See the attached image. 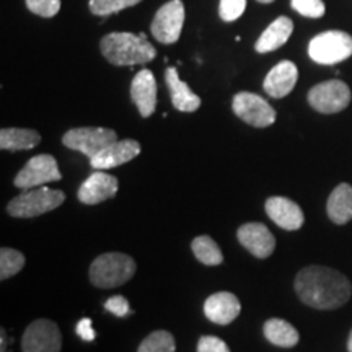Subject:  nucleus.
Returning a JSON list of instances; mask_svg holds the SVG:
<instances>
[{"label":"nucleus","instance_id":"nucleus-16","mask_svg":"<svg viewBox=\"0 0 352 352\" xmlns=\"http://www.w3.org/2000/svg\"><path fill=\"white\" fill-rule=\"evenodd\" d=\"M266 214L276 226L284 230H298L303 226V212L300 206L283 196H272L266 201Z\"/></svg>","mask_w":352,"mask_h":352},{"label":"nucleus","instance_id":"nucleus-15","mask_svg":"<svg viewBox=\"0 0 352 352\" xmlns=\"http://www.w3.org/2000/svg\"><path fill=\"white\" fill-rule=\"evenodd\" d=\"M131 98L138 107L140 116L151 118L157 108V82L148 69L135 74L131 83Z\"/></svg>","mask_w":352,"mask_h":352},{"label":"nucleus","instance_id":"nucleus-19","mask_svg":"<svg viewBox=\"0 0 352 352\" xmlns=\"http://www.w3.org/2000/svg\"><path fill=\"white\" fill-rule=\"evenodd\" d=\"M165 82L168 85L171 103L178 111L192 113L201 107V98L179 78L178 69L168 67L165 72Z\"/></svg>","mask_w":352,"mask_h":352},{"label":"nucleus","instance_id":"nucleus-32","mask_svg":"<svg viewBox=\"0 0 352 352\" xmlns=\"http://www.w3.org/2000/svg\"><path fill=\"white\" fill-rule=\"evenodd\" d=\"M104 308H107L108 311H111L113 315L120 316H127L131 314V308H129V302H127V298H124L122 296H116V297H111L108 298L107 303H104Z\"/></svg>","mask_w":352,"mask_h":352},{"label":"nucleus","instance_id":"nucleus-34","mask_svg":"<svg viewBox=\"0 0 352 352\" xmlns=\"http://www.w3.org/2000/svg\"><path fill=\"white\" fill-rule=\"evenodd\" d=\"M347 352H352V331L349 334V340H347Z\"/></svg>","mask_w":352,"mask_h":352},{"label":"nucleus","instance_id":"nucleus-20","mask_svg":"<svg viewBox=\"0 0 352 352\" xmlns=\"http://www.w3.org/2000/svg\"><path fill=\"white\" fill-rule=\"evenodd\" d=\"M294 32V21L289 16H279L272 23L264 30L261 36L256 41L254 50L259 54H266V52H272L284 46Z\"/></svg>","mask_w":352,"mask_h":352},{"label":"nucleus","instance_id":"nucleus-11","mask_svg":"<svg viewBox=\"0 0 352 352\" xmlns=\"http://www.w3.org/2000/svg\"><path fill=\"white\" fill-rule=\"evenodd\" d=\"M63 336L59 327L51 320H36L25 329L21 338L23 352H60Z\"/></svg>","mask_w":352,"mask_h":352},{"label":"nucleus","instance_id":"nucleus-21","mask_svg":"<svg viewBox=\"0 0 352 352\" xmlns=\"http://www.w3.org/2000/svg\"><path fill=\"white\" fill-rule=\"evenodd\" d=\"M328 217L336 226H344L352 220V186L347 183L338 184L328 197Z\"/></svg>","mask_w":352,"mask_h":352},{"label":"nucleus","instance_id":"nucleus-33","mask_svg":"<svg viewBox=\"0 0 352 352\" xmlns=\"http://www.w3.org/2000/svg\"><path fill=\"white\" fill-rule=\"evenodd\" d=\"M76 331L83 341L90 342V341L95 340V329H94V327H91V320L90 318H82L80 321H78Z\"/></svg>","mask_w":352,"mask_h":352},{"label":"nucleus","instance_id":"nucleus-12","mask_svg":"<svg viewBox=\"0 0 352 352\" xmlns=\"http://www.w3.org/2000/svg\"><path fill=\"white\" fill-rule=\"evenodd\" d=\"M118 188H120V183L116 176L103 173V170H96L78 188L77 197L83 204L95 206L116 196Z\"/></svg>","mask_w":352,"mask_h":352},{"label":"nucleus","instance_id":"nucleus-26","mask_svg":"<svg viewBox=\"0 0 352 352\" xmlns=\"http://www.w3.org/2000/svg\"><path fill=\"white\" fill-rule=\"evenodd\" d=\"M25 256L13 248L0 250V279L7 280L23 270Z\"/></svg>","mask_w":352,"mask_h":352},{"label":"nucleus","instance_id":"nucleus-14","mask_svg":"<svg viewBox=\"0 0 352 352\" xmlns=\"http://www.w3.org/2000/svg\"><path fill=\"white\" fill-rule=\"evenodd\" d=\"M140 153V144L134 139L116 140L103 148L98 155L90 158L91 168L95 170H109L124 165L127 162L134 160Z\"/></svg>","mask_w":352,"mask_h":352},{"label":"nucleus","instance_id":"nucleus-27","mask_svg":"<svg viewBox=\"0 0 352 352\" xmlns=\"http://www.w3.org/2000/svg\"><path fill=\"white\" fill-rule=\"evenodd\" d=\"M139 2H142V0H90L88 7L94 15L108 16L124 10V8L138 6Z\"/></svg>","mask_w":352,"mask_h":352},{"label":"nucleus","instance_id":"nucleus-23","mask_svg":"<svg viewBox=\"0 0 352 352\" xmlns=\"http://www.w3.org/2000/svg\"><path fill=\"white\" fill-rule=\"evenodd\" d=\"M264 338L271 342V344L279 346V347H294L297 346L298 340V331L289 321L280 320V318H271L264 323L263 327Z\"/></svg>","mask_w":352,"mask_h":352},{"label":"nucleus","instance_id":"nucleus-24","mask_svg":"<svg viewBox=\"0 0 352 352\" xmlns=\"http://www.w3.org/2000/svg\"><path fill=\"white\" fill-rule=\"evenodd\" d=\"M191 248L197 261L206 264V266H217L223 261V254L220 252L219 245L209 235L196 236L192 240Z\"/></svg>","mask_w":352,"mask_h":352},{"label":"nucleus","instance_id":"nucleus-8","mask_svg":"<svg viewBox=\"0 0 352 352\" xmlns=\"http://www.w3.org/2000/svg\"><path fill=\"white\" fill-rule=\"evenodd\" d=\"M233 113L253 127H267L276 121V109L263 96L250 91H240L233 96Z\"/></svg>","mask_w":352,"mask_h":352},{"label":"nucleus","instance_id":"nucleus-1","mask_svg":"<svg viewBox=\"0 0 352 352\" xmlns=\"http://www.w3.org/2000/svg\"><path fill=\"white\" fill-rule=\"evenodd\" d=\"M298 298L316 310H334L347 303L352 294L349 279L327 266H307L296 277Z\"/></svg>","mask_w":352,"mask_h":352},{"label":"nucleus","instance_id":"nucleus-35","mask_svg":"<svg viewBox=\"0 0 352 352\" xmlns=\"http://www.w3.org/2000/svg\"><path fill=\"white\" fill-rule=\"evenodd\" d=\"M2 352H6V329H2Z\"/></svg>","mask_w":352,"mask_h":352},{"label":"nucleus","instance_id":"nucleus-17","mask_svg":"<svg viewBox=\"0 0 352 352\" xmlns=\"http://www.w3.org/2000/svg\"><path fill=\"white\" fill-rule=\"evenodd\" d=\"M298 78L297 65L290 60H283L274 65L270 70L266 78H264V91L271 96V98H284L290 91L294 90Z\"/></svg>","mask_w":352,"mask_h":352},{"label":"nucleus","instance_id":"nucleus-5","mask_svg":"<svg viewBox=\"0 0 352 352\" xmlns=\"http://www.w3.org/2000/svg\"><path fill=\"white\" fill-rule=\"evenodd\" d=\"M308 56L316 64H340L352 56V36L338 30L316 34L308 44Z\"/></svg>","mask_w":352,"mask_h":352},{"label":"nucleus","instance_id":"nucleus-22","mask_svg":"<svg viewBox=\"0 0 352 352\" xmlns=\"http://www.w3.org/2000/svg\"><path fill=\"white\" fill-rule=\"evenodd\" d=\"M41 142L38 131L6 127L0 131V148L2 151H30Z\"/></svg>","mask_w":352,"mask_h":352},{"label":"nucleus","instance_id":"nucleus-28","mask_svg":"<svg viewBox=\"0 0 352 352\" xmlns=\"http://www.w3.org/2000/svg\"><path fill=\"white\" fill-rule=\"evenodd\" d=\"M292 8L308 19H321L327 10L323 0H292Z\"/></svg>","mask_w":352,"mask_h":352},{"label":"nucleus","instance_id":"nucleus-13","mask_svg":"<svg viewBox=\"0 0 352 352\" xmlns=\"http://www.w3.org/2000/svg\"><path fill=\"white\" fill-rule=\"evenodd\" d=\"M236 236L240 243L259 259L270 258L276 248L274 235L261 222L243 223L236 232Z\"/></svg>","mask_w":352,"mask_h":352},{"label":"nucleus","instance_id":"nucleus-36","mask_svg":"<svg viewBox=\"0 0 352 352\" xmlns=\"http://www.w3.org/2000/svg\"><path fill=\"white\" fill-rule=\"evenodd\" d=\"M258 2H261V3H271V2H274V0H258Z\"/></svg>","mask_w":352,"mask_h":352},{"label":"nucleus","instance_id":"nucleus-31","mask_svg":"<svg viewBox=\"0 0 352 352\" xmlns=\"http://www.w3.org/2000/svg\"><path fill=\"white\" fill-rule=\"evenodd\" d=\"M197 352H230V349L217 336H202L197 342Z\"/></svg>","mask_w":352,"mask_h":352},{"label":"nucleus","instance_id":"nucleus-2","mask_svg":"<svg viewBox=\"0 0 352 352\" xmlns=\"http://www.w3.org/2000/svg\"><path fill=\"white\" fill-rule=\"evenodd\" d=\"M100 50L108 63L118 67L147 64L157 56L155 47L145 39L144 33H109L101 39Z\"/></svg>","mask_w":352,"mask_h":352},{"label":"nucleus","instance_id":"nucleus-6","mask_svg":"<svg viewBox=\"0 0 352 352\" xmlns=\"http://www.w3.org/2000/svg\"><path fill=\"white\" fill-rule=\"evenodd\" d=\"M116 140V132L107 127H76L65 132L63 144L72 151L82 152L88 158H94Z\"/></svg>","mask_w":352,"mask_h":352},{"label":"nucleus","instance_id":"nucleus-29","mask_svg":"<svg viewBox=\"0 0 352 352\" xmlns=\"http://www.w3.org/2000/svg\"><path fill=\"white\" fill-rule=\"evenodd\" d=\"M26 7L34 15L51 19L60 10V0H26Z\"/></svg>","mask_w":352,"mask_h":352},{"label":"nucleus","instance_id":"nucleus-25","mask_svg":"<svg viewBox=\"0 0 352 352\" xmlns=\"http://www.w3.org/2000/svg\"><path fill=\"white\" fill-rule=\"evenodd\" d=\"M176 342L173 334L165 329H158L148 334L145 340L140 342L138 352H175Z\"/></svg>","mask_w":352,"mask_h":352},{"label":"nucleus","instance_id":"nucleus-3","mask_svg":"<svg viewBox=\"0 0 352 352\" xmlns=\"http://www.w3.org/2000/svg\"><path fill=\"white\" fill-rule=\"evenodd\" d=\"M138 270V264L129 254L124 253H104L91 263L90 266V280L95 287L113 289L120 287L131 280Z\"/></svg>","mask_w":352,"mask_h":352},{"label":"nucleus","instance_id":"nucleus-18","mask_svg":"<svg viewBox=\"0 0 352 352\" xmlns=\"http://www.w3.org/2000/svg\"><path fill=\"white\" fill-rule=\"evenodd\" d=\"M241 311V303L230 292H217L204 303V315L215 324H230Z\"/></svg>","mask_w":352,"mask_h":352},{"label":"nucleus","instance_id":"nucleus-30","mask_svg":"<svg viewBox=\"0 0 352 352\" xmlns=\"http://www.w3.org/2000/svg\"><path fill=\"white\" fill-rule=\"evenodd\" d=\"M246 0H220L219 15L223 21H235L243 15Z\"/></svg>","mask_w":352,"mask_h":352},{"label":"nucleus","instance_id":"nucleus-9","mask_svg":"<svg viewBox=\"0 0 352 352\" xmlns=\"http://www.w3.org/2000/svg\"><path fill=\"white\" fill-rule=\"evenodd\" d=\"M60 178L63 175H60L56 158L50 153H41V155L30 158L28 164L15 176L13 183L20 189H33L46 183L60 182Z\"/></svg>","mask_w":352,"mask_h":352},{"label":"nucleus","instance_id":"nucleus-7","mask_svg":"<svg viewBox=\"0 0 352 352\" xmlns=\"http://www.w3.org/2000/svg\"><path fill=\"white\" fill-rule=\"evenodd\" d=\"M308 103L318 113H340L349 107L351 88L341 80L321 82L308 91Z\"/></svg>","mask_w":352,"mask_h":352},{"label":"nucleus","instance_id":"nucleus-10","mask_svg":"<svg viewBox=\"0 0 352 352\" xmlns=\"http://www.w3.org/2000/svg\"><path fill=\"white\" fill-rule=\"evenodd\" d=\"M184 25V3L182 0H170L158 8L151 25L153 38L162 44H173L179 39Z\"/></svg>","mask_w":352,"mask_h":352},{"label":"nucleus","instance_id":"nucleus-4","mask_svg":"<svg viewBox=\"0 0 352 352\" xmlns=\"http://www.w3.org/2000/svg\"><path fill=\"white\" fill-rule=\"evenodd\" d=\"M65 201L63 191L51 188H33L25 189L20 196L13 197L7 204L8 215L16 219H32L51 212L59 208Z\"/></svg>","mask_w":352,"mask_h":352}]
</instances>
